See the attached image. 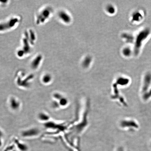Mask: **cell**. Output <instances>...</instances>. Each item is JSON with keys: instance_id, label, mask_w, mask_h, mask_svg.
<instances>
[{"instance_id": "obj_8", "label": "cell", "mask_w": 151, "mask_h": 151, "mask_svg": "<svg viewBox=\"0 0 151 151\" xmlns=\"http://www.w3.org/2000/svg\"><path fill=\"white\" fill-rule=\"evenodd\" d=\"M10 103L11 107L13 110H17L19 107V103L14 98L11 99Z\"/></svg>"}, {"instance_id": "obj_4", "label": "cell", "mask_w": 151, "mask_h": 151, "mask_svg": "<svg viewBox=\"0 0 151 151\" xmlns=\"http://www.w3.org/2000/svg\"><path fill=\"white\" fill-rule=\"evenodd\" d=\"M42 59V56L40 55L33 57L30 62L31 68L34 70L38 69L41 64Z\"/></svg>"}, {"instance_id": "obj_5", "label": "cell", "mask_w": 151, "mask_h": 151, "mask_svg": "<svg viewBox=\"0 0 151 151\" xmlns=\"http://www.w3.org/2000/svg\"><path fill=\"white\" fill-rule=\"evenodd\" d=\"M59 17L61 20L66 23H69L71 20V17L69 15L64 11L59 13Z\"/></svg>"}, {"instance_id": "obj_13", "label": "cell", "mask_w": 151, "mask_h": 151, "mask_svg": "<svg viewBox=\"0 0 151 151\" xmlns=\"http://www.w3.org/2000/svg\"><path fill=\"white\" fill-rule=\"evenodd\" d=\"M91 62V59L90 57H87L85 58V60L84 61L83 65L85 67H87L89 66V64H90Z\"/></svg>"}, {"instance_id": "obj_3", "label": "cell", "mask_w": 151, "mask_h": 151, "mask_svg": "<svg viewBox=\"0 0 151 151\" xmlns=\"http://www.w3.org/2000/svg\"><path fill=\"white\" fill-rule=\"evenodd\" d=\"M150 34V30L146 28L139 32L137 35L135 40L134 47V53L135 55L139 54L141 48L142 43L147 38Z\"/></svg>"}, {"instance_id": "obj_1", "label": "cell", "mask_w": 151, "mask_h": 151, "mask_svg": "<svg viewBox=\"0 0 151 151\" xmlns=\"http://www.w3.org/2000/svg\"><path fill=\"white\" fill-rule=\"evenodd\" d=\"M36 40L35 33L32 29H27L23 33L20 40V46L16 51L18 57H26L32 52Z\"/></svg>"}, {"instance_id": "obj_10", "label": "cell", "mask_w": 151, "mask_h": 151, "mask_svg": "<svg viewBox=\"0 0 151 151\" xmlns=\"http://www.w3.org/2000/svg\"><path fill=\"white\" fill-rule=\"evenodd\" d=\"M106 11L110 15H113L115 13L116 10L115 7L112 5H109L107 6Z\"/></svg>"}, {"instance_id": "obj_14", "label": "cell", "mask_w": 151, "mask_h": 151, "mask_svg": "<svg viewBox=\"0 0 151 151\" xmlns=\"http://www.w3.org/2000/svg\"><path fill=\"white\" fill-rule=\"evenodd\" d=\"M3 134L2 131L0 130V139H1V137L3 136Z\"/></svg>"}, {"instance_id": "obj_2", "label": "cell", "mask_w": 151, "mask_h": 151, "mask_svg": "<svg viewBox=\"0 0 151 151\" xmlns=\"http://www.w3.org/2000/svg\"><path fill=\"white\" fill-rule=\"evenodd\" d=\"M22 18L18 15H13L0 21V33H4L13 30L19 26Z\"/></svg>"}, {"instance_id": "obj_12", "label": "cell", "mask_w": 151, "mask_h": 151, "mask_svg": "<svg viewBox=\"0 0 151 151\" xmlns=\"http://www.w3.org/2000/svg\"><path fill=\"white\" fill-rule=\"evenodd\" d=\"M51 76L47 74L43 76V77L42 80L45 83H48L50 82V80H51Z\"/></svg>"}, {"instance_id": "obj_15", "label": "cell", "mask_w": 151, "mask_h": 151, "mask_svg": "<svg viewBox=\"0 0 151 151\" xmlns=\"http://www.w3.org/2000/svg\"><path fill=\"white\" fill-rule=\"evenodd\" d=\"M118 151H124L123 149L122 148H120L118 150Z\"/></svg>"}, {"instance_id": "obj_6", "label": "cell", "mask_w": 151, "mask_h": 151, "mask_svg": "<svg viewBox=\"0 0 151 151\" xmlns=\"http://www.w3.org/2000/svg\"><path fill=\"white\" fill-rule=\"evenodd\" d=\"M38 132L37 130L35 129H31L24 131L22 133V135L25 137L32 136L36 135Z\"/></svg>"}, {"instance_id": "obj_7", "label": "cell", "mask_w": 151, "mask_h": 151, "mask_svg": "<svg viewBox=\"0 0 151 151\" xmlns=\"http://www.w3.org/2000/svg\"><path fill=\"white\" fill-rule=\"evenodd\" d=\"M122 37L126 40L127 42L132 43L134 40V38L132 35L128 33H124L122 35Z\"/></svg>"}, {"instance_id": "obj_11", "label": "cell", "mask_w": 151, "mask_h": 151, "mask_svg": "<svg viewBox=\"0 0 151 151\" xmlns=\"http://www.w3.org/2000/svg\"><path fill=\"white\" fill-rule=\"evenodd\" d=\"M122 54L125 56L128 57L132 54V50L129 47H126L123 49L122 51Z\"/></svg>"}, {"instance_id": "obj_9", "label": "cell", "mask_w": 151, "mask_h": 151, "mask_svg": "<svg viewBox=\"0 0 151 151\" xmlns=\"http://www.w3.org/2000/svg\"><path fill=\"white\" fill-rule=\"evenodd\" d=\"M143 18L142 15L139 12H136L133 13L132 15V20L135 22H139L141 21Z\"/></svg>"}]
</instances>
